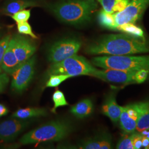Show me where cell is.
<instances>
[{
  "label": "cell",
  "instance_id": "obj_1",
  "mask_svg": "<svg viewBox=\"0 0 149 149\" xmlns=\"http://www.w3.org/2000/svg\"><path fill=\"white\" fill-rule=\"evenodd\" d=\"M90 55H128L149 53V44L145 37L128 34L107 35L89 44L85 49Z\"/></svg>",
  "mask_w": 149,
  "mask_h": 149
},
{
  "label": "cell",
  "instance_id": "obj_2",
  "mask_svg": "<svg viewBox=\"0 0 149 149\" xmlns=\"http://www.w3.org/2000/svg\"><path fill=\"white\" fill-rule=\"evenodd\" d=\"M98 8L96 0H63L50 7L61 21L77 26L89 21Z\"/></svg>",
  "mask_w": 149,
  "mask_h": 149
},
{
  "label": "cell",
  "instance_id": "obj_3",
  "mask_svg": "<svg viewBox=\"0 0 149 149\" xmlns=\"http://www.w3.org/2000/svg\"><path fill=\"white\" fill-rule=\"evenodd\" d=\"M69 120L58 119L47 123L24 134L19 140L22 145L60 141L67 138L74 130Z\"/></svg>",
  "mask_w": 149,
  "mask_h": 149
},
{
  "label": "cell",
  "instance_id": "obj_4",
  "mask_svg": "<svg viewBox=\"0 0 149 149\" xmlns=\"http://www.w3.org/2000/svg\"><path fill=\"white\" fill-rule=\"evenodd\" d=\"M92 64L102 69L122 70L137 71L145 70L149 72V55H105L95 57Z\"/></svg>",
  "mask_w": 149,
  "mask_h": 149
},
{
  "label": "cell",
  "instance_id": "obj_5",
  "mask_svg": "<svg viewBox=\"0 0 149 149\" xmlns=\"http://www.w3.org/2000/svg\"><path fill=\"white\" fill-rule=\"evenodd\" d=\"M149 74V71L145 70L133 71L111 69H96L90 74V76L107 82L129 85L144 82L147 79Z\"/></svg>",
  "mask_w": 149,
  "mask_h": 149
},
{
  "label": "cell",
  "instance_id": "obj_6",
  "mask_svg": "<svg viewBox=\"0 0 149 149\" xmlns=\"http://www.w3.org/2000/svg\"><path fill=\"white\" fill-rule=\"evenodd\" d=\"M96 69L90 63L82 56L74 55L58 63H52L47 73L51 74H69L71 77L90 74Z\"/></svg>",
  "mask_w": 149,
  "mask_h": 149
},
{
  "label": "cell",
  "instance_id": "obj_7",
  "mask_svg": "<svg viewBox=\"0 0 149 149\" xmlns=\"http://www.w3.org/2000/svg\"><path fill=\"white\" fill-rule=\"evenodd\" d=\"M81 47V42L75 38H67L59 40L49 48L48 60L52 63L61 61L76 55Z\"/></svg>",
  "mask_w": 149,
  "mask_h": 149
},
{
  "label": "cell",
  "instance_id": "obj_8",
  "mask_svg": "<svg viewBox=\"0 0 149 149\" xmlns=\"http://www.w3.org/2000/svg\"><path fill=\"white\" fill-rule=\"evenodd\" d=\"M36 63V56H33L22 64L11 74V88L21 93L26 90L33 79Z\"/></svg>",
  "mask_w": 149,
  "mask_h": 149
},
{
  "label": "cell",
  "instance_id": "obj_9",
  "mask_svg": "<svg viewBox=\"0 0 149 149\" xmlns=\"http://www.w3.org/2000/svg\"><path fill=\"white\" fill-rule=\"evenodd\" d=\"M149 5V0H130L122 11L113 13L114 29L125 23H135Z\"/></svg>",
  "mask_w": 149,
  "mask_h": 149
},
{
  "label": "cell",
  "instance_id": "obj_10",
  "mask_svg": "<svg viewBox=\"0 0 149 149\" xmlns=\"http://www.w3.org/2000/svg\"><path fill=\"white\" fill-rule=\"evenodd\" d=\"M25 119L13 118L0 123V142L8 143L15 140L29 126Z\"/></svg>",
  "mask_w": 149,
  "mask_h": 149
},
{
  "label": "cell",
  "instance_id": "obj_11",
  "mask_svg": "<svg viewBox=\"0 0 149 149\" xmlns=\"http://www.w3.org/2000/svg\"><path fill=\"white\" fill-rule=\"evenodd\" d=\"M13 50L20 64L30 59L35 53L37 47L29 38L19 34L12 37Z\"/></svg>",
  "mask_w": 149,
  "mask_h": 149
},
{
  "label": "cell",
  "instance_id": "obj_12",
  "mask_svg": "<svg viewBox=\"0 0 149 149\" xmlns=\"http://www.w3.org/2000/svg\"><path fill=\"white\" fill-rule=\"evenodd\" d=\"M138 116V103L121 107L119 122L120 127L124 133H132L135 132Z\"/></svg>",
  "mask_w": 149,
  "mask_h": 149
},
{
  "label": "cell",
  "instance_id": "obj_13",
  "mask_svg": "<svg viewBox=\"0 0 149 149\" xmlns=\"http://www.w3.org/2000/svg\"><path fill=\"white\" fill-rule=\"evenodd\" d=\"M112 138L111 135L106 132L98 134L94 136L87 139L82 142L74 146H67L63 148L80 149H112Z\"/></svg>",
  "mask_w": 149,
  "mask_h": 149
},
{
  "label": "cell",
  "instance_id": "obj_14",
  "mask_svg": "<svg viewBox=\"0 0 149 149\" xmlns=\"http://www.w3.org/2000/svg\"><path fill=\"white\" fill-rule=\"evenodd\" d=\"M121 107L117 103L116 93L112 92L107 96L102 106V113L109 118L113 123L117 124L119 120Z\"/></svg>",
  "mask_w": 149,
  "mask_h": 149
},
{
  "label": "cell",
  "instance_id": "obj_15",
  "mask_svg": "<svg viewBox=\"0 0 149 149\" xmlns=\"http://www.w3.org/2000/svg\"><path fill=\"white\" fill-rule=\"evenodd\" d=\"M21 65L14 52L13 43L11 38L8 46L3 57L1 69L7 74L11 75Z\"/></svg>",
  "mask_w": 149,
  "mask_h": 149
},
{
  "label": "cell",
  "instance_id": "obj_16",
  "mask_svg": "<svg viewBox=\"0 0 149 149\" xmlns=\"http://www.w3.org/2000/svg\"><path fill=\"white\" fill-rule=\"evenodd\" d=\"M93 111V102L88 98L81 100L70 108L71 113L78 119H84L90 116Z\"/></svg>",
  "mask_w": 149,
  "mask_h": 149
},
{
  "label": "cell",
  "instance_id": "obj_17",
  "mask_svg": "<svg viewBox=\"0 0 149 149\" xmlns=\"http://www.w3.org/2000/svg\"><path fill=\"white\" fill-rule=\"evenodd\" d=\"M37 6L39 3L36 0H11L5 6L3 12L6 14L12 15L29 7Z\"/></svg>",
  "mask_w": 149,
  "mask_h": 149
},
{
  "label": "cell",
  "instance_id": "obj_18",
  "mask_svg": "<svg viewBox=\"0 0 149 149\" xmlns=\"http://www.w3.org/2000/svg\"><path fill=\"white\" fill-rule=\"evenodd\" d=\"M48 114V111L45 108L28 107L18 109L12 114L11 117L19 119H27L31 118L47 117Z\"/></svg>",
  "mask_w": 149,
  "mask_h": 149
},
{
  "label": "cell",
  "instance_id": "obj_19",
  "mask_svg": "<svg viewBox=\"0 0 149 149\" xmlns=\"http://www.w3.org/2000/svg\"><path fill=\"white\" fill-rule=\"evenodd\" d=\"M139 116L136 129L141 133L149 128V101L139 102Z\"/></svg>",
  "mask_w": 149,
  "mask_h": 149
},
{
  "label": "cell",
  "instance_id": "obj_20",
  "mask_svg": "<svg viewBox=\"0 0 149 149\" xmlns=\"http://www.w3.org/2000/svg\"><path fill=\"white\" fill-rule=\"evenodd\" d=\"M102 6L103 10L109 13H114L124 10L130 0H96Z\"/></svg>",
  "mask_w": 149,
  "mask_h": 149
},
{
  "label": "cell",
  "instance_id": "obj_21",
  "mask_svg": "<svg viewBox=\"0 0 149 149\" xmlns=\"http://www.w3.org/2000/svg\"><path fill=\"white\" fill-rule=\"evenodd\" d=\"M116 30L136 37H145L143 31L140 27L135 25L134 23H129L119 25L117 27Z\"/></svg>",
  "mask_w": 149,
  "mask_h": 149
},
{
  "label": "cell",
  "instance_id": "obj_22",
  "mask_svg": "<svg viewBox=\"0 0 149 149\" xmlns=\"http://www.w3.org/2000/svg\"><path fill=\"white\" fill-rule=\"evenodd\" d=\"M98 19L100 25L104 28L114 30V23L113 13H108L104 10H102L98 13Z\"/></svg>",
  "mask_w": 149,
  "mask_h": 149
},
{
  "label": "cell",
  "instance_id": "obj_23",
  "mask_svg": "<svg viewBox=\"0 0 149 149\" xmlns=\"http://www.w3.org/2000/svg\"><path fill=\"white\" fill-rule=\"evenodd\" d=\"M54 106L51 109V112L55 113L57 108L60 107L66 106L69 105V103L66 101L64 93L60 90L55 91L52 96Z\"/></svg>",
  "mask_w": 149,
  "mask_h": 149
},
{
  "label": "cell",
  "instance_id": "obj_24",
  "mask_svg": "<svg viewBox=\"0 0 149 149\" xmlns=\"http://www.w3.org/2000/svg\"><path fill=\"white\" fill-rule=\"evenodd\" d=\"M71 77L69 74H55L49 76L47 82L46 87H56L59 86L62 82Z\"/></svg>",
  "mask_w": 149,
  "mask_h": 149
},
{
  "label": "cell",
  "instance_id": "obj_25",
  "mask_svg": "<svg viewBox=\"0 0 149 149\" xmlns=\"http://www.w3.org/2000/svg\"><path fill=\"white\" fill-rule=\"evenodd\" d=\"M132 134L126 133L124 134L122 137L118 141L116 148L118 149H134L132 141Z\"/></svg>",
  "mask_w": 149,
  "mask_h": 149
},
{
  "label": "cell",
  "instance_id": "obj_26",
  "mask_svg": "<svg viewBox=\"0 0 149 149\" xmlns=\"http://www.w3.org/2000/svg\"><path fill=\"white\" fill-rule=\"evenodd\" d=\"M17 29L19 34L29 36L33 39H38L37 36L32 31L31 25L27 22L17 23Z\"/></svg>",
  "mask_w": 149,
  "mask_h": 149
},
{
  "label": "cell",
  "instance_id": "obj_27",
  "mask_svg": "<svg viewBox=\"0 0 149 149\" xmlns=\"http://www.w3.org/2000/svg\"><path fill=\"white\" fill-rule=\"evenodd\" d=\"M31 17V10H24L12 15V19L17 23L27 22Z\"/></svg>",
  "mask_w": 149,
  "mask_h": 149
},
{
  "label": "cell",
  "instance_id": "obj_28",
  "mask_svg": "<svg viewBox=\"0 0 149 149\" xmlns=\"http://www.w3.org/2000/svg\"><path fill=\"white\" fill-rule=\"evenodd\" d=\"M11 38L12 37L11 35H7L4 37L0 39V74L2 72L1 64L3 57L5 53L6 50L8 46Z\"/></svg>",
  "mask_w": 149,
  "mask_h": 149
},
{
  "label": "cell",
  "instance_id": "obj_29",
  "mask_svg": "<svg viewBox=\"0 0 149 149\" xmlns=\"http://www.w3.org/2000/svg\"><path fill=\"white\" fill-rule=\"evenodd\" d=\"M132 141L134 149H139L142 148V139L143 135L140 133H135V132L132 134Z\"/></svg>",
  "mask_w": 149,
  "mask_h": 149
},
{
  "label": "cell",
  "instance_id": "obj_30",
  "mask_svg": "<svg viewBox=\"0 0 149 149\" xmlns=\"http://www.w3.org/2000/svg\"><path fill=\"white\" fill-rule=\"evenodd\" d=\"M9 81L10 78L6 73L4 72L0 74V93L5 91Z\"/></svg>",
  "mask_w": 149,
  "mask_h": 149
},
{
  "label": "cell",
  "instance_id": "obj_31",
  "mask_svg": "<svg viewBox=\"0 0 149 149\" xmlns=\"http://www.w3.org/2000/svg\"><path fill=\"white\" fill-rule=\"evenodd\" d=\"M8 112V108L3 104L0 103V117L7 115Z\"/></svg>",
  "mask_w": 149,
  "mask_h": 149
},
{
  "label": "cell",
  "instance_id": "obj_32",
  "mask_svg": "<svg viewBox=\"0 0 149 149\" xmlns=\"http://www.w3.org/2000/svg\"><path fill=\"white\" fill-rule=\"evenodd\" d=\"M142 148L149 149V138L144 135L142 139Z\"/></svg>",
  "mask_w": 149,
  "mask_h": 149
},
{
  "label": "cell",
  "instance_id": "obj_33",
  "mask_svg": "<svg viewBox=\"0 0 149 149\" xmlns=\"http://www.w3.org/2000/svg\"><path fill=\"white\" fill-rule=\"evenodd\" d=\"M140 133L143 134L144 135L146 136H147L148 138H149V128L148 129H147V130H145V131L143 132H141V133Z\"/></svg>",
  "mask_w": 149,
  "mask_h": 149
},
{
  "label": "cell",
  "instance_id": "obj_34",
  "mask_svg": "<svg viewBox=\"0 0 149 149\" xmlns=\"http://www.w3.org/2000/svg\"><path fill=\"white\" fill-rule=\"evenodd\" d=\"M2 33L0 31V39L2 37Z\"/></svg>",
  "mask_w": 149,
  "mask_h": 149
}]
</instances>
